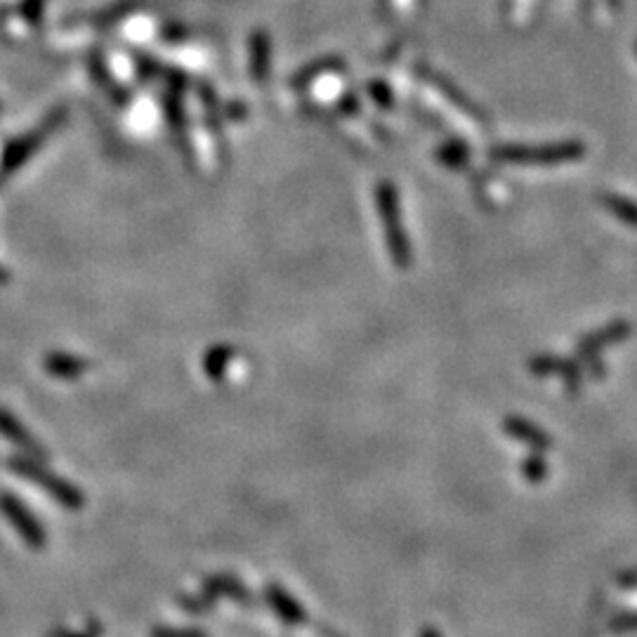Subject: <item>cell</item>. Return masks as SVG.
<instances>
[{
	"label": "cell",
	"mask_w": 637,
	"mask_h": 637,
	"mask_svg": "<svg viewBox=\"0 0 637 637\" xmlns=\"http://www.w3.org/2000/svg\"><path fill=\"white\" fill-rule=\"evenodd\" d=\"M0 515L8 520L22 541L29 545V548L41 550L45 543H48V536H45L43 524L38 522L36 515H31V510L19 501L17 496L12 494H0Z\"/></svg>",
	"instance_id": "obj_3"
},
{
	"label": "cell",
	"mask_w": 637,
	"mask_h": 637,
	"mask_svg": "<svg viewBox=\"0 0 637 637\" xmlns=\"http://www.w3.org/2000/svg\"><path fill=\"white\" fill-rule=\"evenodd\" d=\"M232 359H234V347L229 345L210 347L206 357H203V371H206V376L210 380L218 383V380H222V376H225L227 366L232 364Z\"/></svg>",
	"instance_id": "obj_7"
},
{
	"label": "cell",
	"mask_w": 637,
	"mask_h": 637,
	"mask_svg": "<svg viewBox=\"0 0 637 637\" xmlns=\"http://www.w3.org/2000/svg\"><path fill=\"white\" fill-rule=\"evenodd\" d=\"M10 470L15 472V475L29 479V482H34L41 489H45V494H48L50 498H55V501L62 505V508L81 510L85 505L83 491L78 489L76 484H71L69 479H64V477L55 475V472H50L41 461H36V458H29V456L12 458Z\"/></svg>",
	"instance_id": "obj_1"
},
{
	"label": "cell",
	"mask_w": 637,
	"mask_h": 637,
	"mask_svg": "<svg viewBox=\"0 0 637 637\" xmlns=\"http://www.w3.org/2000/svg\"><path fill=\"white\" fill-rule=\"evenodd\" d=\"M156 637H206L201 635L199 630H170V628H163L156 633Z\"/></svg>",
	"instance_id": "obj_10"
},
{
	"label": "cell",
	"mask_w": 637,
	"mask_h": 637,
	"mask_svg": "<svg viewBox=\"0 0 637 637\" xmlns=\"http://www.w3.org/2000/svg\"><path fill=\"white\" fill-rule=\"evenodd\" d=\"M206 590L208 593H222L236 602H251V595L246 593V588L239 586L232 576H213V579L206 581Z\"/></svg>",
	"instance_id": "obj_9"
},
{
	"label": "cell",
	"mask_w": 637,
	"mask_h": 637,
	"mask_svg": "<svg viewBox=\"0 0 637 637\" xmlns=\"http://www.w3.org/2000/svg\"><path fill=\"white\" fill-rule=\"evenodd\" d=\"M10 281V274H8V269H3L0 267V286H5Z\"/></svg>",
	"instance_id": "obj_11"
},
{
	"label": "cell",
	"mask_w": 637,
	"mask_h": 637,
	"mask_svg": "<svg viewBox=\"0 0 637 637\" xmlns=\"http://www.w3.org/2000/svg\"><path fill=\"white\" fill-rule=\"evenodd\" d=\"M0 435L8 439V442L15 444L17 449H22L24 456L36 458V461H43L45 458L43 446L36 442L34 435H31V432L26 430L10 411L5 409H0Z\"/></svg>",
	"instance_id": "obj_4"
},
{
	"label": "cell",
	"mask_w": 637,
	"mask_h": 637,
	"mask_svg": "<svg viewBox=\"0 0 637 637\" xmlns=\"http://www.w3.org/2000/svg\"><path fill=\"white\" fill-rule=\"evenodd\" d=\"M267 67H269V41L267 34H255L253 43H251V69H253V78L255 81H265L267 76Z\"/></svg>",
	"instance_id": "obj_8"
},
{
	"label": "cell",
	"mask_w": 637,
	"mask_h": 637,
	"mask_svg": "<svg viewBox=\"0 0 637 637\" xmlns=\"http://www.w3.org/2000/svg\"><path fill=\"white\" fill-rule=\"evenodd\" d=\"M62 121H64L62 111H55V114H52L45 123H41L36 130H31V133H26L24 137H19V140L12 142L10 147L3 151V159H0V177H8L15 173L19 166H24V163L36 154V149L48 140V135L55 133V128Z\"/></svg>",
	"instance_id": "obj_2"
},
{
	"label": "cell",
	"mask_w": 637,
	"mask_h": 637,
	"mask_svg": "<svg viewBox=\"0 0 637 637\" xmlns=\"http://www.w3.org/2000/svg\"><path fill=\"white\" fill-rule=\"evenodd\" d=\"M43 369L59 380H78L90 371V361L69 352H50L45 354Z\"/></svg>",
	"instance_id": "obj_5"
},
{
	"label": "cell",
	"mask_w": 637,
	"mask_h": 637,
	"mask_svg": "<svg viewBox=\"0 0 637 637\" xmlns=\"http://www.w3.org/2000/svg\"><path fill=\"white\" fill-rule=\"evenodd\" d=\"M267 602L269 607H272L286 623H291V626H300V623L305 621V612H302L300 602H295L284 588L277 586V583H272V586L267 588Z\"/></svg>",
	"instance_id": "obj_6"
}]
</instances>
